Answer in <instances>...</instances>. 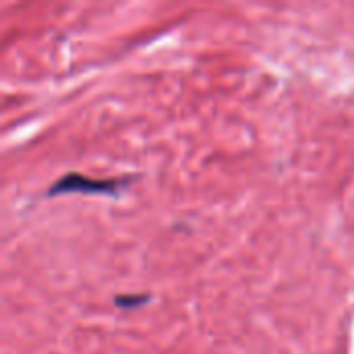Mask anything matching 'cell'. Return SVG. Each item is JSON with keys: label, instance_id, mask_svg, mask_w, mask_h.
<instances>
[{"label": "cell", "instance_id": "obj_1", "mask_svg": "<svg viewBox=\"0 0 354 354\" xmlns=\"http://www.w3.org/2000/svg\"><path fill=\"white\" fill-rule=\"evenodd\" d=\"M129 185V178L116 180V178H106V180H95L89 176H83L79 172H71L60 176L50 189L48 197H58V195H71V193H83V195H110L116 197L124 187Z\"/></svg>", "mask_w": 354, "mask_h": 354}]
</instances>
